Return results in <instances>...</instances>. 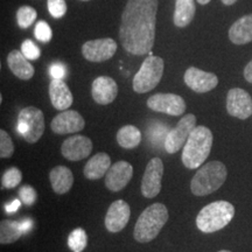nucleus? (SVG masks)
<instances>
[{
	"instance_id": "40",
	"label": "nucleus",
	"mask_w": 252,
	"mask_h": 252,
	"mask_svg": "<svg viewBox=\"0 0 252 252\" xmlns=\"http://www.w3.org/2000/svg\"><path fill=\"white\" fill-rule=\"evenodd\" d=\"M210 1H212V0H197L198 4H201V5H207V4H209Z\"/></svg>"
},
{
	"instance_id": "35",
	"label": "nucleus",
	"mask_w": 252,
	"mask_h": 252,
	"mask_svg": "<svg viewBox=\"0 0 252 252\" xmlns=\"http://www.w3.org/2000/svg\"><path fill=\"white\" fill-rule=\"evenodd\" d=\"M50 76L56 80H63L65 76V68L63 67L61 63H54L49 69Z\"/></svg>"
},
{
	"instance_id": "20",
	"label": "nucleus",
	"mask_w": 252,
	"mask_h": 252,
	"mask_svg": "<svg viewBox=\"0 0 252 252\" xmlns=\"http://www.w3.org/2000/svg\"><path fill=\"white\" fill-rule=\"evenodd\" d=\"M7 64L15 76L24 81L31 80L35 72V69L20 50L14 49L9 53L7 56Z\"/></svg>"
},
{
	"instance_id": "36",
	"label": "nucleus",
	"mask_w": 252,
	"mask_h": 252,
	"mask_svg": "<svg viewBox=\"0 0 252 252\" xmlns=\"http://www.w3.org/2000/svg\"><path fill=\"white\" fill-rule=\"evenodd\" d=\"M20 206H21V200H19V198H15V200L12 201L11 203L6 204L5 210L9 214L15 213L19 209V208H20Z\"/></svg>"
},
{
	"instance_id": "1",
	"label": "nucleus",
	"mask_w": 252,
	"mask_h": 252,
	"mask_svg": "<svg viewBox=\"0 0 252 252\" xmlns=\"http://www.w3.org/2000/svg\"><path fill=\"white\" fill-rule=\"evenodd\" d=\"M158 0H127L122 14L119 39L126 52L146 55L156 41Z\"/></svg>"
},
{
	"instance_id": "32",
	"label": "nucleus",
	"mask_w": 252,
	"mask_h": 252,
	"mask_svg": "<svg viewBox=\"0 0 252 252\" xmlns=\"http://www.w3.org/2000/svg\"><path fill=\"white\" fill-rule=\"evenodd\" d=\"M34 34H35L36 39L41 41V42H49L53 36L52 28H50V26L46 21H39L36 24Z\"/></svg>"
},
{
	"instance_id": "24",
	"label": "nucleus",
	"mask_w": 252,
	"mask_h": 252,
	"mask_svg": "<svg viewBox=\"0 0 252 252\" xmlns=\"http://www.w3.org/2000/svg\"><path fill=\"white\" fill-rule=\"evenodd\" d=\"M195 1L194 0H176L175 11L173 15V21L176 27L184 28L193 21L195 17Z\"/></svg>"
},
{
	"instance_id": "5",
	"label": "nucleus",
	"mask_w": 252,
	"mask_h": 252,
	"mask_svg": "<svg viewBox=\"0 0 252 252\" xmlns=\"http://www.w3.org/2000/svg\"><path fill=\"white\" fill-rule=\"evenodd\" d=\"M235 216V207L228 201H216L201 209L196 217L198 230L212 234L223 229Z\"/></svg>"
},
{
	"instance_id": "3",
	"label": "nucleus",
	"mask_w": 252,
	"mask_h": 252,
	"mask_svg": "<svg viewBox=\"0 0 252 252\" xmlns=\"http://www.w3.org/2000/svg\"><path fill=\"white\" fill-rule=\"evenodd\" d=\"M168 210L165 204L154 203L147 207L138 217L134 225L133 236L139 243H149L157 238L163 225L168 220Z\"/></svg>"
},
{
	"instance_id": "19",
	"label": "nucleus",
	"mask_w": 252,
	"mask_h": 252,
	"mask_svg": "<svg viewBox=\"0 0 252 252\" xmlns=\"http://www.w3.org/2000/svg\"><path fill=\"white\" fill-rule=\"evenodd\" d=\"M49 97L52 105L60 111L68 110L74 102V97L65 82L56 78H53L49 84Z\"/></svg>"
},
{
	"instance_id": "2",
	"label": "nucleus",
	"mask_w": 252,
	"mask_h": 252,
	"mask_svg": "<svg viewBox=\"0 0 252 252\" xmlns=\"http://www.w3.org/2000/svg\"><path fill=\"white\" fill-rule=\"evenodd\" d=\"M213 147V133L206 126H196L182 149L181 160L188 169L202 166Z\"/></svg>"
},
{
	"instance_id": "11",
	"label": "nucleus",
	"mask_w": 252,
	"mask_h": 252,
	"mask_svg": "<svg viewBox=\"0 0 252 252\" xmlns=\"http://www.w3.org/2000/svg\"><path fill=\"white\" fill-rule=\"evenodd\" d=\"M117 52V43L111 37L87 41L82 46V54L90 62H104L112 58Z\"/></svg>"
},
{
	"instance_id": "23",
	"label": "nucleus",
	"mask_w": 252,
	"mask_h": 252,
	"mask_svg": "<svg viewBox=\"0 0 252 252\" xmlns=\"http://www.w3.org/2000/svg\"><path fill=\"white\" fill-rule=\"evenodd\" d=\"M49 180L56 194H65L74 185L72 172L65 166H56L49 173Z\"/></svg>"
},
{
	"instance_id": "27",
	"label": "nucleus",
	"mask_w": 252,
	"mask_h": 252,
	"mask_svg": "<svg viewBox=\"0 0 252 252\" xmlns=\"http://www.w3.org/2000/svg\"><path fill=\"white\" fill-rule=\"evenodd\" d=\"M88 245V236L86 230L76 228L72 230L68 237V247L72 252H83Z\"/></svg>"
},
{
	"instance_id": "41",
	"label": "nucleus",
	"mask_w": 252,
	"mask_h": 252,
	"mask_svg": "<svg viewBox=\"0 0 252 252\" xmlns=\"http://www.w3.org/2000/svg\"><path fill=\"white\" fill-rule=\"evenodd\" d=\"M219 252H231V251H229V250H220Z\"/></svg>"
},
{
	"instance_id": "4",
	"label": "nucleus",
	"mask_w": 252,
	"mask_h": 252,
	"mask_svg": "<svg viewBox=\"0 0 252 252\" xmlns=\"http://www.w3.org/2000/svg\"><path fill=\"white\" fill-rule=\"evenodd\" d=\"M228 176L223 162L210 161L201 166L190 182L191 193L196 196H206L222 187Z\"/></svg>"
},
{
	"instance_id": "12",
	"label": "nucleus",
	"mask_w": 252,
	"mask_h": 252,
	"mask_svg": "<svg viewBox=\"0 0 252 252\" xmlns=\"http://www.w3.org/2000/svg\"><path fill=\"white\" fill-rule=\"evenodd\" d=\"M226 111L232 117L247 119L252 115V98L247 91L234 88L226 94Z\"/></svg>"
},
{
	"instance_id": "25",
	"label": "nucleus",
	"mask_w": 252,
	"mask_h": 252,
	"mask_svg": "<svg viewBox=\"0 0 252 252\" xmlns=\"http://www.w3.org/2000/svg\"><path fill=\"white\" fill-rule=\"evenodd\" d=\"M25 234L20 222L12 220H2L0 222V243L2 245L17 242Z\"/></svg>"
},
{
	"instance_id": "34",
	"label": "nucleus",
	"mask_w": 252,
	"mask_h": 252,
	"mask_svg": "<svg viewBox=\"0 0 252 252\" xmlns=\"http://www.w3.org/2000/svg\"><path fill=\"white\" fill-rule=\"evenodd\" d=\"M19 198L21 200V202L26 206H33L34 202L36 200V191L35 189L31 186H23L19 190Z\"/></svg>"
},
{
	"instance_id": "39",
	"label": "nucleus",
	"mask_w": 252,
	"mask_h": 252,
	"mask_svg": "<svg viewBox=\"0 0 252 252\" xmlns=\"http://www.w3.org/2000/svg\"><path fill=\"white\" fill-rule=\"evenodd\" d=\"M237 1V0H222V2L226 6H230V5H234L235 2Z\"/></svg>"
},
{
	"instance_id": "21",
	"label": "nucleus",
	"mask_w": 252,
	"mask_h": 252,
	"mask_svg": "<svg viewBox=\"0 0 252 252\" xmlns=\"http://www.w3.org/2000/svg\"><path fill=\"white\" fill-rule=\"evenodd\" d=\"M111 167V159L106 153H97L86 163L83 174L88 180H99Z\"/></svg>"
},
{
	"instance_id": "13",
	"label": "nucleus",
	"mask_w": 252,
	"mask_h": 252,
	"mask_svg": "<svg viewBox=\"0 0 252 252\" xmlns=\"http://www.w3.org/2000/svg\"><path fill=\"white\" fill-rule=\"evenodd\" d=\"M86 126L84 118L74 110H65L55 116L52 123L50 128L56 134H69L77 133L82 131Z\"/></svg>"
},
{
	"instance_id": "22",
	"label": "nucleus",
	"mask_w": 252,
	"mask_h": 252,
	"mask_svg": "<svg viewBox=\"0 0 252 252\" xmlns=\"http://www.w3.org/2000/svg\"><path fill=\"white\" fill-rule=\"evenodd\" d=\"M229 39L235 45H245L252 41V14L244 15L232 24Z\"/></svg>"
},
{
	"instance_id": "29",
	"label": "nucleus",
	"mask_w": 252,
	"mask_h": 252,
	"mask_svg": "<svg viewBox=\"0 0 252 252\" xmlns=\"http://www.w3.org/2000/svg\"><path fill=\"white\" fill-rule=\"evenodd\" d=\"M23 180V173L17 167H12L2 174L1 186L2 188L12 189L15 188Z\"/></svg>"
},
{
	"instance_id": "42",
	"label": "nucleus",
	"mask_w": 252,
	"mask_h": 252,
	"mask_svg": "<svg viewBox=\"0 0 252 252\" xmlns=\"http://www.w3.org/2000/svg\"><path fill=\"white\" fill-rule=\"evenodd\" d=\"M83 1H88V0H83Z\"/></svg>"
},
{
	"instance_id": "17",
	"label": "nucleus",
	"mask_w": 252,
	"mask_h": 252,
	"mask_svg": "<svg viewBox=\"0 0 252 252\" xmlns=\"http://www.w3.org/2000/svg\"><path fill=\"white\" fill-rule=\"evenodd\" d=\"M131 216L130 206L124 200L111 203L105 216V228L110 232H119L127 225Z\"/></svg>"
},
{
	"instance_id": "30",
	"label": "nucleus",
	"mask_w": 252,
	"mask_h": 252,
	"mask_svg": "<svg viewBox=\"0 0 252 252\" xmlns=\"http://www.w3.org/2000/svg\"><path fill=\"white\" fill-rule=\"evenodd\" d=\"M14 152V145L12 138L5 130H0V157L2 159L11 158Z\"/></svg>"
},
{
	"instance_id": "7",
	"label": "nucleus",
	"mask_w": 252,
	"mask_h": 252,
	"mask_svg": "<svg viewBox=\"0 0 252 252\" xmlns=\"http://www.w3.org/2000/svg\"><path fill=\"white\" fill-rule=\"evenodd\" d=\"M18 132L30 144H35L45 132V117L40 109L27 106L18 116Z\"/></svg>"
},
{
	"instance_id": "15",
	"label": "nucleus",
	"mask_w": 252,
	"mask_h": 252,
	"mask_svg": "<svg viewBox=\"0 0 252 252\" xmlns=\"http://www.w3.org/2000/svg\"><path fill=\"white\" fill-rule=\"evenodd\" d=\"M185 83L188 88L197 94H204L215 89L219 84V78L213 72H207L201 69L190 67L185 72Z\"/></svg>"
},
{
	"instance_id": "6",
	"label": "nucleus",
	"mask_w": 252,
	"mask_h": 252,
	"mask_svg": "<svg viewBox=\"0 0 252 252\" xmlns=\"http://www.w3.org/2000/svg\"><path fill=\"white\" fill-rule=\"evenodd\" d=\"M165 69L163 60L159 56L149 55L133 77L132 88L137 94H146L153 90L161 81Z\"/></svg>"
},
{
	"instance_id": "37",
	"label": "nucleus",
	"mask_w": 252,
	"mask_h": 252,
	"mask_svg": "<svg viewBox=\"0 0 252 252\" xmlns=\"http://www.w3.org/2000/svg\"><path fill=\"white\" fill-rule=\"evenodd\" d=\"M244 77L249 83L252 84V60L248 63L247 67L244 68Z\"/></svg>"
},
{
	"instance_id": "38",
	"label": "nucleus",
	"mask_w": 252,
	"mask_h": 252,
	"mask_svg": "<svg viewBox=\"0 0 252 252\" xmlns=\"http://www.w3.org/2000/svg\"><path fill=\"white\" fill-rule=\"evenodd\" d=\"M20 224H21V228H23V230H24V232H26L32 228V226H33V220H32L31 219H26V220H21Z\"/></svg>"
},
{
	"instance_id": "18",
	"label": "nucleus",
	"mask_w": 252,
	"mask_h": 252,
	"mask_svg": "<svg viewBox=\"0 0 252 252\" xmlns=\"http://www.w3.org/2000/svg\"><path fill=\"white\" fill-rule=\"evenodd\" d=\"M91 94L96 103L100 105H108L117 97L118 86L113 78L109 76H99L93 82Z\"/></svg>"
},
{
	"instance_id": "26",
	"label": "nucleus",
	"mask_w": 252,
	"mask_h": 252,
	"mask_svg": "<svg viewBox=\"0 0 252 252\" xmlns=\"http://www.w3.org/2000/svg\"><path fill=\"white\" fill-rule=\"evenodd\" d=\"M141 141V132L133 125L123 126L117 133V143L126 150H132L139 146Z\"/></svg>"
},
{
	"instance_id": "9",
	"label": "nucleus",
	"mask_w": 252,
	"mask_h": 252,
	"mask_svg": "<svg viewBox=\"0 0 252 252\" xmlns=\"http://www.w3.org/2000/svg\"><path fill=\"white\" fill-rule=\"evenodd\" d=\"M163 176V162L160 158H153L147 163L143 180H141V194L146 198H153L161 190Z\"/></svg>"
},
{
	"instance_id": "8",
	"label": "nucleus",
	"mask_w": 252,
	"mask_h": 252,
	"mask_svg": "<svg viewBox=\"0 0 252 252\" xmlns=\"http://www.w3.org/2000/svg\"><path fill=\"white\" fill-rule=\"evenodd\" d=\"M195 127H196V117L193 113L185 115L180 119V122L176 124L175 127L166 134L165 140H163V143H165L163 147H165L166 152L174 154L181 149H184L189 135Z\"/></svg>"
},
{
	"instance_id": "33",
	"label": "nucleus",
	"mask_w": 252,
	"mask_h": 252,
	"mask_svg": "<svg viewBox=\"0 0 252 252\" xmlns=\"http://www.w3.org/2000/svg\"><path fill=\"white\" fill-rule=\"evenodd\" d=\"M21 52L28 60H37L41 56V50L32 40H25L21 45Z\"/></svg>"
},
{
	"instance_id": "31",
	"label": "nucleus",
	"mask_w": 252,
	"mask_h": 252,
	"mask_svg": "<svg viewBox=\"0 0 252 252\" xmlns=\"http://www.w3.org/2000/svg\"><path fill=\"white\" fill-rule=\"evenodd\" d=\"M48 11L50 15L55 19H61L63 15L67 13V4L65 0H48L47 2Z\"/></svg>"
},
{
	"instance_id": "14",
	"label": "nucleus",
	"mask_w": 252,
	"mask_h": 252,
	"mask_svg": "<svg viewBox=\"0 0 252 252\" xmlns=\"http://www.w3.org/2000/svg\"><path fill=\"white\" fill-rule=\"evenodd\" d=\"M93 151V141L86 135H72L63 141L62 156L69 161H80L86 159Z\"/></svg>"
},
{
	"instance_id": "10",
	"label": "nucleus",
	"mask_w": 252,
	"mask_h": 252,
	"mask_svg": "<svg viewBox=\"0 0 252 252\" xmlns=\"http://www.w3.org/2000/svg\"><path fill=\"white\" fill-rule=\"evenodd\" d=\"M147 106L156 112L169 116H182L186 111V102L175 94H156L147 99Z\"/></svg>"
},
{
	"instance_id": "28",
	"label": "nucleus",
	"mask_w": 252,
	"mask_h": 252,
	"mask_svg": "<svg viewBox=\"0 0 252 252\" xmlns=\"http://www.w3.org/2000/svg\"><path fill=\"white\" fill-rule=\"evenodd\" d=\"M37 17L36 11L32 6H21L17 11L18 26L23 30L31 27Z\"/></svg>"
},
{
	"instance_id": "16",
	"label": "nucleus",
	"mask_w": 252,
	"mask_h": 252,
	"mask_svg": "<svg viewBox=\"0 0 252 252\" xmlns=\"http://www.w3.org/2000/svg\"><path fill=\"white\" fill-rule=\"evenodd\" d=\"M133 176V166L127 161H117L105 175V186L111 191H121Z\"/></svg>"
}]
</instances>
